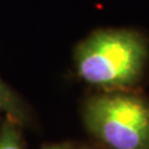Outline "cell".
Wrapping results in <instances>:
<instances>
[{
  "instance_id": "obj_3",
  "label": "cell",
  "mask_w": 149,
  "mask_h": 149,
  "mask_svg": "<svg viewBox=\"0 0 149 149\" xmlns=\"http://www.w3.org/2000/svg\"><path fill=\"white\" fill-rule=\"evenodd\" d=\"M0 117L13 118L22 126L31 120L30 111L21 98L0 80Z\"/></svg>"
},
{
  "instance_id": "obj_4",
  "label": "cell",
  "mask_w": 149,
  "mask_h": 149,
  "mask_svg": "<svg viewBox=\"0 0 149 149\" xmlns=\"http://www.w3.org/2000/svg\"><path fill=\"white\" fill-rule=\"evenodd\" d=\"M21 127L13 118H3L0 126V149H24Z\"/></svg>"
},
{
  "instance_id": "obj_5",
  "label": "cell",
  "mask_w": 149,
  "mask_h": 149,
  "mask_svg": "<svg viewBox=\"0 0 149 149\" xmlns=\"http://www.w3.org/2000/svg\"><path fill=\"white\" fill-rule=\"evenodd\" d=\"M42 149H74V147L69 143H62V144L47 145L42 147Z\"/></svg>"
},
{
  "instance_id": "obj_1",
  "label": "cell",
  "mask_w": 149,
  "mask_h": 149,
  "mask_svg": "<svg viewBox=\"0 0 149 149\" xmlns=\"http://www.w3.org/2000/svg\"><path fill=\"white\" fill-rule=\"evenodd\" d=\"M148 60V41L135 29H100L74 52L77 75L106 92L130 91L138 84Z\"/></svg>"
},
{
  "instance_id": "obj_6",
  "label": "cell",
  "mask_w": 149,
  "mask_h": 149,
  "mask_svg": "<svg viewBox=\"0 0 149 149\" xmlns=\"http://www.w3.org/2000/svg\"><path fill=\"white\" fill-rule=\"evenodd\" d=\"M81 149H96V148H93V147H83V148Z\"/></svg>"
},
{
  "instance_id": "obj_2",
  "label": "cell",
  "mask_w": 149,
  "mask_h": 149,
  "mask_svg": "<svg viewBox=\"0 0 149 149\" xmlns=\"http://www.w3.org/2000/svg\"><path fill=\"white\" fill-rule=\"evenodd\" d=\"M83 119L108 149H149V101L130 91L106 92L84 103Z\"/></svg>"
}]
</instances>
